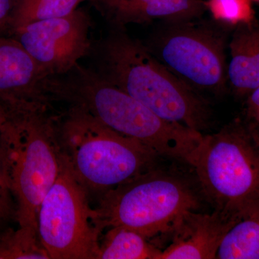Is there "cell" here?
I'll list each match as a JSON object with an SVG mask.
<instances>
[{
    "label": "cell",
    "instance_id": "obj_1",
    "mask_svg": "<svg viewBox=\"0 0 259 259\" xmlns=\"http://www.w3.org/2000/svg\"><path fill=\"white\" fill-rule=\"evenodd\" d=\"M45 87L53 101L81 107L107 127L139 141L158 156L193 167L203 141L202 133L161 118L91 67L78 63L66 74L48 76Z\"/></svg>",
    "mask_w": 259,
    "mask_h": 259
},
{
    "label": "cell",
    "instance_id": "obj_2",
    "mask_svg": "<svg viewBox=\"0 0 259 259\" xmlns=\"http://www.w3.org/2000/svg\"><path fill=\"white\" fill-rule=\"evenodd\" d=\"M88 57L102 79L161 118L200 133L210 126L212 112L207 99L181 81L127 30L110 28L93 41Z\"/></svg>",
    "mask_w": 259,
    "mask_h": 259
},
{
    "label": "cell",
    "instance_id": "obj_3",
    "mask_svg": "<svg viewBox=\"0 0 259 259\" xmlns=\"http://www.w3.org/2000/svg\"><path fill=\"white\" fill-rule=\"evenodd\" d=\"M57 120L61 151L76 180L102 194L156 166L157 154L76 105Z\"/></svg>",
    "mask_w": 259,
    "mask_h": 259
},
{
    "label": "cell",
    "instance_id": "obj_4",
    "mask_svg": "<svg viewBox=\"0 0 259 259\" xmlns=\"http://www.w3.org/2000/svg\"><path fill=\"white\" fill-rule=\"evenodd\" d=\"M49 110H8L0 129V147L13 186L18 226L37 233L40 203L64 164L56 117Z\"/></svg>",
    "mask_w": 259,
    "mask_h": 259
},
{
    "label": "cell",
    "instance_id": "obj_5",
    "mask_svg": "<svg viewBox=\"0 0 259 259\" xmlns=\"http://www.w3.org/2000/svg\"><path fill=\"white\" fill-rule=\"evenodd\" d=\"M200 207L191 181L156 166L102 194L95 211L102 229L123 227L149 240L171 233L185 214Z\"/></svg>",
    "mask_w": 259,
    "mask_h": 259
},
{
    "label": "cell",
    "instance_id": "obj_6",
    "mask_svg": "<svg viewBox=\"0 0 259 259\" xmlns=\"http://www.w3.org/2000/svg\"><path fill=\"white\" fill-rule=\"evenodd\" d=\"M193 168L214 210L233 218L259 209V146L247 123L204 136Z\"/></svg>",
    "mask_w": 259,
    "mask_h": 259
},
{
    "label": "cell",
    "instance_id": "obj_7",
    "mask_svg": "<svg viewBox=\"0 0 259 259\" xmlns=\"http://www.w3.org/2000/svg\"><path fill=\"white\" fill-rule=\"evenodd\" d=\"M226 28L202 18L161 21L144 44L196 93L221 96L228 81Z\"/></svg>",
    "mask_w": 259,
    "mask_h": 259
},
{
    "label": "cell",
    "instance_id": "obj_8",
    "mask_svg": "<svg viewBox=\"0 0 259 259\" xmlns=\"http://www.w3.org/2000/svg\"><path fill=\"white\" fill-rule=\"evenodd\" d=\"M88 193L64 158L37 212L39 241L49 259H97L103 229Z\"/></svg>",
    "mask_w": 259,
    "mask_h": 259
},
{
    "label": "cell",
    "instance_id": "obj_9",
    "mask_svg": "<svg viewBox=\"0 0 259 259\" xmlns=\"http://www.w3.org/2000/svg\"><path fill=\"white\" fill-rule=\"evenodd\" d=\"M93 23L88 12L40 20L16 29L11 37L18 40L48 76L69 72L88 56L94 40Z\"/></svg>",
    "mask_w": 259,
    "mask_h": 259
},
{
    "label": "cell",
    "instance_id": "obj_10",
    "mask_svg": "<svg viewBox=\"0 0 259 259\" xmlns=\"http://www.w3.org/2000/svg\"><path fill=\"white\" fill-rule=\"evenodd\" d=\"M47 77L18 40L0 36V102L8 110H49Z\"/></svg>",
    "mask_w": 259,
    "mask_h": 259
},
{
    "label": "cell",
    "instance_id": "obj_11",
    "mask_svg": "<svg viewBox=\"0 0 259 259\" xmlns=\"http://www.w3.org/2000/svg\"><path fill=\"white\" fill-rule=\"evenodd\" d=\"M238 217L218 210L187 212L171 232V243L161 250L159 259L216 258L223 237Z\"/></svg>",
    "mask_w": 259,
    "mask_h": 259
},
{
    "label": "cell",
    "instance_id": "obj_12",
    "mask_svg": "<svg viewBox=\"0 0 259 259\" xmlns=\"http://www.w3.org/2000/svg\"><path fill=\"white\" fill-rule=\"evenodd\" d=\"M110 28L127 30L131 24L202 18L204 0H90Z\"/></svg>",
    "mask_w": 259,
    "mask_h": 259
},
{
    "label": "cell",
    "instance_id": "obj_13",
    "mask_svg": "<svg viewBox=\"0 0 259 259\" xmlns=\"http://www.w3.org/2000/svg\"><path fill=\"white\" fill-rule=\"evenodd\" d=\"M229 48L228 81L236 95H248L259 86V25L253 21L238 25Z\"/></svg>",
    "mask_w": 259,
    "mask_h": 259
},
{
    "label": "cell",
    "instance_id": "obj_14",
    "mask_svg": "<svg viewBox=\"0 0 259 259\" xmlns=\"http://www.w3.org/2000/svg\"><path fill=\"white\" fill-rule=\"evenodd\" d=\"M216 258L259 259V209L237 218L223 237Z\"/></svg>",
    "mask_w": 259,
    "mask_h": 259
},
{
    "label": "cell",
    "instance_id": "obj_15",
    "mask_svg": "<svg viewBox=\"0 0 259 259\" xmlns=\"http://www.w3.org/2000/svg\"><path fill=\"white\" fill-rule=\"evenodd\" d=\"M100 241L97 259H159L161 250L138 232L110 227Z\"/></svg>",
    "mask_w": 259,
    "mask_h": 259
},
{
    "label": "cell",
    "instance_id": "obj_16",
    "mask_svg": "<svg viewBox=\"0 0 259 259\" xmlns=\"http://www.w3.org/2000/svg\"><path fill=\"white\" fill-rule=\"evenodd\" d=\"M85 1L90 0H17L13 32L34 22L71 14Z\"/></svg>",
    "mask_w": 259,
    "mask_h": 259
},
{
    "label": "cell",
    "instance_id": "obj_17",
    "mask_svg": "<svg viewBox=\"0 0 259 259\" xmlns=\"http://www.w3.org/2000/svg\"><path fill=\"white\" fill-rule=\"evenodd\" d=\"M39 258L49 259L37 233L19 226L0 233V259Z\"/></svg>",
    "mask_w": 259,
    "mask_h": 259
},
{
    "label": "cell",
    "instance_id": "obj_18",
    "mask_svg": "<svg viewBox=\"0 0 259 259\" xmlns=\"http://www.w3.org/2000/svg\"><path fill=\"white\" fill-rule=\"evenodd\" d=\"M204 4L212 20L223 26L237 27L254 18L250 0H207Z\"/></svg>",
    "mask_w": 259,
    "mask_h": 259
},
{
    "label": "cell",
    "instance_id": "obj_19",
    "mask_svg": "<svg viewBox=\"0 0 259 259\" xmlns=\"http://www.w3.org/2000/svg\"><path fill=\"white\" fill-rule=\"evenodd\" d=\"M18 204L0 147V233L17 223Z\"/></svg>",
    "mask_w": 259,
    "mask_h": 259
},
{
    "label": "cell",
    "instance_id": "obj_20",
    "mask_svg": "<svg viewBox=\"0 0 259 259\" xmlns=\"http://www.w3.org/2000/svg\"><path fill=\"white\" fill-rule=\"evenodd\" d=\"M17 0H0V36H12Z\"/></svg>",
    "mask_w": 259,
    "mask_h": 259
},
{
    "label": "cell",
    "instance_id": "obj_21",
    "mask_svg": "<svg viewBox=\"0 0 259 259\" xmlns=\"http://www.w3.org/2000/svg\"><path fill=\"white\" fill-rule=\"evenodd\" d=\"M246 114L250 125L259 127V86L248 95Z\"/></svg>",
    "mask_w": 259,
    "mask_h": 259
},
{
    "label": "cell",
    "instance_id": "obj_22",
    "mask_svg": "<svg viewBox=\"0 0 259 259\" xmlns=\"http://www.w3.org/2000/svg\"><path fill=\"white\" fill-rule=\"evenodd\" d=\"M8 116V109L0 102V129L3 125Z\"/></svg>",
    "mask_w": 259,
    "mask_h": 259
},
{
    "label": "cell",
    "instance_id": "obj_23",
    "mask_svg": "<svg viewBox=\"0 0 259 259\" xmlns=\"http://www.w3.org/2000/svg\"><path fill=\"white\" fill-rule=\"evenodd\" d=\"M247 125H248V124H247ZM248 127H249L250 131H251L252 134H253V136H254L255 141H256L257 144H258L259 146V127H253L250 125H248Z\"/></svg>",
    "mask_w": 259,
    "mask_h": 259
},
{
    "label": "cell",
    "instance_id": "obj_24",
    "mask_svg": "<svg viewBox=\"0 0 259 259\" xmlns=\"http://www.w3.org/2000/svg\"><path fill=\"white\" fill-rule=\"evenodd\" d=\"M254 1L259 2V0H254Z\"/></svg>",
    "mask_w": 259,
    "mask_h": 259
}]
</instances>
